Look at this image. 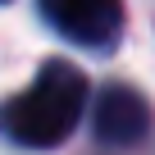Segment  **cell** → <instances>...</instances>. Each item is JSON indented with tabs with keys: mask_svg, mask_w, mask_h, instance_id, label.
<instances>
[{
	"mask_svg": "<svg viewBox=\"0 0 155 155\" xmlns=\"http://www.w3.org/2000/svg\"><path fill=\"white\" fill-rule=\"evenodd\" d=\"M91 128H96V137L105 146H137V141L150 137L155 110H150V101L137 87L110 82V87H101V96L91 105Z\"/></svg>",
	"mask_w": 155,
	"mask_h": 155,
	"instance_id": "3",
	"label": "cell"
},
{
	"mask_svg": "<svg viewBox=\"0 0 155 155\" xmlns=\"http://www.w3.org/2000/svg\"><path fill=\"white\" fill-rule=\"evenodd\" d=\"M87 110V78L68 59L41 64L37 82L0 110V128L23 146H59Z\"/></svg>",
	"mask_w": 155,
	"mask_h": 155,
	"instance_id": "1",
	"label": "cell"
},
{
	"mask_svg": "<svg viewBox=\"0 0 155 155\" xmlns=\"http://www.w3.org/2000/svg\"><path fill=\"white\" fill-rule=\"evenodd\" d=\"M46 23L87 50H114L123 37V5L119 0H41Z\"/></svg>",
	"mask_w": 155,
	"mask_h": 155,
	"instance_id": "2",
	"label": "cell"
},
{
	"mask_svg": "<svg viewBox=\"0 0 155 155\" xmlns=\"http://www.w3.org/2000/svg\"><path fill=\"white\" fill-rule=\"evenodd\" d=\"M0 5H5V0H0Z\"/></svg>",
	"mask_w": 155,
	"mask_h": 155,
	"instance_id": "4",
	"label": "cell"
}]
</instances>
